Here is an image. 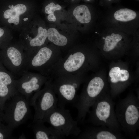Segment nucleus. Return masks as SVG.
I'll return each instance as SVG.
<instances>
[{
	"label": "nucleus",
	"instance_id": "1",
	"mask_svg": "<svg viewBox=\"0 0 139 139\" xmlns=\"http://www.w3.org/2000/svg\"><path fill=\"white\" fill-rule=\"evenodd\" d=\"M121 129L132 138L138 139L137 131L139 128V99L131 94L120 99L115 110Z\"/></svg>",
	"mask_w": 139,
	"mask_h": 139
},
{
	"label": "nucleus",
	"instance_id": "2",
	"mask_svg": "<svg viewBox=\"0 0 139 139\" xmlns=\"http://www.w3.org/2000/svg\"><path fill=\"white\" fill-rule=\"evenodd\" d=\"M88 113L87 122L95 126H104L120 131V126L116 118L114 103L111 96L103 92L95 100Z\"/></svg>",
	"mask_w": 139,
	"mask_h": 139
},
{
	"label": "nucleus",
	"instance_id": "3",
	"mask_svg": "<svg viewBox=\"0 0 139 139\" xmlns=\"http://www.w3.org/2000/svg\"><path fill=\"white\" fill-rule=\"evenodd\" d=\"M84 73L60 74L52 77L54 91L58 96V106L64 108L67 105L74 103L80 87L86 80Z\"/></svg>",
	"mask_w": 139,
	"mask_h": 139
},
{
	"label": "nucleus",
	"instance_id": "4",
	"mask_svg": "<svg viewBox=\"0 0 139 139\" xmlns=\"http://www.w3.org/2000/svg\"><path fill=\"white\" fill-rule=\"evenodd\" d=\"M26 54L24 70L38 71L49 77L53 67L63 57L57 48L42 46L34 52Z\"/></svg>",
	"mask_w": 139,
	"mask_h": 139
},
{
	"label": "nucleus",
	"instance_id": "5",
	"mask_svg": "<svg viewBox=\"0 0 139 139\" xmlns=\"http://www.w3.org/2000/svg\"><path fill=\"white\" fill-rule=\"evenodd\" d=\"M85 82L81 94L77 95L76 101L72 105L77 110L76 119L78 123H82L84 121L91 106L105 91L106 87L105 82L99 77H92Z\"/></svg>",
	"mask_w": 139,
	"mask_h": 139
},
{
	"label": "nucleus",
	"instance_id": "6",
	"mask_svg": "<svg viewBox=\"0 0 139 139\" xmlns=\"http://www.w3.org/2000/svg\"><path fill=\"white\" fill-rule=\"evenodd\" d=\"M29 101L19 93L9 98L2 110V121L13 130L24 123L31 113Z\"/></svg>",
	"mask_w": 139,
	"mask_h": 139
},
{
	"label": "nucleus",
	"instance_id": "7",
	"mask_svg": "<svg viewBox=\"0 0 139 139\" xmlns=\"http://www.w3.org/2000/svg\"><path fill=\"white\" fill-rule=\"evenodd\" d=\"M91 56L78 48L69 50L53 67L50 76L84 73L89 66L88 65L91 62Z\"/></svg>",
	"mask_w": 139,
	"mask_h": 139
},
{
	"label": "nucleus",
	"instance_id": "8",
	"mask_svg": "<svg viewBox=\"0 0 139 139\" xmlns=\"http://www.w3.org/2000/svg\"><path fill=\"white\" fill-rule=\"evenodd\" d=\"M58 131L63 136H77L81 132L78 123L72 117L70 111L64 107L57 106L49 110L42 119Z\"/></svg>",
	"mask_w": 139,
	"mask_h": 139
},
{
	"label": "nucleus",
	"instance_id": "9",
	"mask_svg": "<svg viewBox=\"0 0 139 139\" xmlns=\"http://www.w3.org/2000/svg\"><path fill=\"white\" fill-rule=\"evenodd\" d=\"M53 80L50 77L43 88L35 93L29 100L30 106L35 110L33 122L42 119L47 112L57 106L58 99L54 91Z\"/></svg>",
	"mask_w": 139,
	"mask_h": 139
},
{
	"label": "nucleus",
	"instance_id": "10",
	"mask_svg": "<svg viewBox=\"0 0 139 139\" xmlns=\"http://www.w3.org/2000/svg\"><path fill=\"white\" fill-rule=\"evenodd\" d=\"M19 76L15 80L16 88L19 93L29 101L35 93L41 89L50 77L26 70H23Z\"/></svg>",
	"mask_w": 139,
	"mask_h": 139
},
{
	"label": "nucleus",
	"instance_id": "11",
	"mask_svg": "<svg viewBox=\"0 0 139 139\" xmlns=\"http://www.w3.org/2000/svg\"><path fill=\"white\" fill-rule=\"evenodd\" d=\"M8 47L0 50V60L15 76H19L24 70L25 52L15 46Z\"/></svg>",
	"mask_w": 139,
	"mask_h": 139
},
{
	"label": "nucleus",
	"instance_id": "12",
	"mask_svg": "<svg viewBox=\"0 0 139 139\" xmlns=\"http://www.w3.org/2000/svg\"><path fill=\"white\" fill-rule=\"evenodd\" d=\"M15 78L0 60V110L1 111L6 100L19 93L15 85Z\"/></svg>",
	"mask_w": 139,
	"mask_h": 139
},
{
	"label": "nucleus",
	"instance_id": "13",
	"mask_svg": "<svg viewBox=\"0 0 139 139\" xmlns=\"http://www.w3.org/2000/svg\"><path fill=\"white\" fill-rule=\"evenodd\" d=\"M79 139H122L124 137L120 131L104 126L89 127L81 132L77 136Z\"/></svg>",
	"mask_w": 139,
	"mask_h": 139
},
{
	"label": "nucleus",
	"instance_id": "14",
	"mask_svg": "<svg viewBox=\"0 0 139 139\" xmlns=\"http://www.w3.org/2000/svg\"><path fill=\"white\" fill-rule=\"evenodd\" d=\"M42 119L32 122L29 125L33 131L36 139H62L64 137L52 126L47 127Z\"/></svg>",
	"mask_w": 139,
	"mask_h": 139
},
{
	"label": "nucleus",
	"instance_id": "15",
	"mask_svg": "<svg viewBox=\"0 0 139 139\" xmlns=\"http://www.w3.org/2000/svg\"><path fill=\"white\" fill-rule=\"evenodd\" d=\"M47 38V31L45 28L39 27L37 36L27 43V48L25 52L26 54L31 53L43 46Z\"/></svg>",
	"mask_w": 139,
	"mask_h": 139
},
{
	"label": "nucleus",
	"instance_id": "16",
	"mask_svg": "<svg viewBox=\"0 0 139 139\" xmlns=\"http://www.w3.org/2000/svg\"><path fill=\"white\" fill-rule=\"evenodd\" d=\"M26 10V7L25 5L18 4L12 8L5 11L4 13V17L5 19L9 18L8 20L9 23H13L17 25L19 23V16L24 13Z\"/></svg>",
	"mask_w": 139,
	"mask_h": 139
},
{
	"label": "nucleus",
	"instance_id": "17",
	"mask_svg": "<svg viewBox=\"0 0 139 139\" xmlns=\"http://www.w3.org/2000/svg\"><path fill=\"white\" fill-rule=\"evenodd\" d=\"M47 38L49 41L57 46L66 47L68 43L67 38L60 34L56 29L53 28H50L48 30Z\"/></svg>",
	"mask_w": 139,
	"mask_h": 139
},
{
	"label": "nucleus",
	"instance_id": "18",
	"mask_svg": "<svg viewBox=\"0 0 139 139\" xmlns=\"http://www.w3.org/2000/svg\"><path fill=\"white\" fill-rule=\"evenodd\" d=\"M73 14L76 19L81 23H88L91 21V15L88 7L84 5L77 6L74 9Z\"/></svg>",
	"mask_w": 139,
	"mask_h": 139
},
{
	"label": "nucleus",
	"instance_id": "19",
	"mask_svg": "<svg viewBox=\"0 0 139 139\" xmlns=\"http://www.w3.org/2000/svg\"><path fill=\"white\" fill-rule=\"evenodd\" d=\"M137 15L134 11L128 8L120 9L114 13V16L116 20L122 21L127 22L135 19Z\"/></svg>",
	"mask_w": 139,
	"mask_h": 139
},
{
	"label": "nucleus",
	"instance_id": "20",
	"mask_svg": "<svg viewBox=\"0 0 139 139\" xmlns=\"http://www.w3.org/2000/svg\"><path fill=\"white\" fill-rule=\"evenodd\" d=\"M122 38V36L118 34L112 33L111 35L107 36L105 39L103 50L108 52L114 49L118 43Z\"/></svg>",
	"mask_w": 139,
	"mask_h": 139
},
{
	"label": "nucleus",
	"instance_id": "21",
	"mask_svg": "<svg viewBox=\"0 0 139 139\" xmlns=\"http://www.w3.org/2000/svg\"><path fill=\"white\" fill-rule=\"evenodd\" d=\"M0 120V139L13 138L12 134L13 129L7 125L1 123Z\"/></svg>",
	"mask_w": 139,
	"mask_h": 139
},
{
	"label": "nucleus",
	"instance_id": "22",
	"mask_svg": "<svg viewBox=\"0 0 139 139\" xmlns=\"http://www.w3.org/2000/svg\"><path fill=\"white\" fill-rule=\"evenodd\" d=\"M61 9L62 7L60 5L51 2L45 6V11L46 13L49 14H54L55 11L60 10Z\"/></svg>",
	"mask_w": 139,
	"mask_h": 139
},
{
	"label": "nucleus",
	"instance_id": "23",
	"mask_svg": "<svg viewBox=\"0 0 139 139\" xmlns=\"http://www.w3.org/2000/svg\"><path fill=\"white\" fill-rule=\"evenodd\" d=\"M47 19L50 21L55 22L56 20V18L54 14H49L47 16Z\"/></svg>",
	"mask_w": 139,
	"mask_h": 139
},
{
	"label": "nucleus",
	"instance_id": "24",
	"mask_svg": "<svg viewBox=\"0 0 139 139\" xmlns=\"http://www.w3.org/2000/svg\"><path fill=\"white\" fill-rule=\"evenodd\" d=\"M4 31L3 29L0 28V39L4 34Z\"/></svg>",
	"mask_w": 139,
	"mask_h": 139
},
{
	"label": "nucleus",
	"instance_id": "25",
	"mask_svg": "<svg viewBox=\"0 0 139 139\" xmlns=\"http://www.w3.org/2000/svg\"><path fill=\"white\" fill-rule=\"evenodd\" d=\"M19 138H25V137L24 134H22Z\"/></svg>",
	"mask_w": 139,
	"mask_h": 139
},
{
	"label": "nucleus",
	"instance_id": "26",
	"mask_svg": "<svg viewBox=\"0 0 139 139\" xmlns=\"http://www.w3.org/2000/svg\"><path fill=\"white\" fill-rule=\"evenodd\" d=\"M14 6L13 5H10L9 6V7L10 9L12 8Z\"/></svg>",
	"mask_w": 139,
	"mask_h": 139
},
{
	"label": "nucleus",
	"instance_id": "27",
	"mask_svg": "<svg viewBox=\"0 0 139 139\" xmlns=\"http://www.w3.org/2000/svg\"><path fill=\"white\" fill-rule=\"evenodd\" d=\"M28 19V18H24L23 19L25 21H27V20Z\"/></svg>",
	"mask_w": 139,
	"mask_h": 139
},
{
	"label": "nucleus",
	"instance_id": "28",
	"mask_svg": "<svg viewBox=\"0 0 139 139\" xmlns=\"http://www.w3.org/2000/svg\"><path fill=\"white\" fill-rule=\"evenodd\" d=\"M1 112L0 111V117H1Z\"/></svg>",
	"mask_w": 139,
	"mask_h": 139
},
{
	"label": "nucleus",
	"instance_id": "29",
	"mask_svg": "<svg viewBox=\"0 0 139 139\" xmlns=\"http://www.w3.org/2000/svg\"><path fill=\"white\" fill-rule=\"evenodd\" d=\"M103 39H105V38L104 37H103Z\"/></svg>",
	"mask_w": 139,
	"mask_h": 139
},
{
	"label": "nucleus",
	"instance_id": "30",
	"mask_svg": "<svg viewBox=\"0 0 139 139\" xmlns=\"http://www.w3.org/2000/svg\"><path fill=\"white\" fill-rule=\"evenodd\" d=\"M86 0L87 1H90L91 0Z\"/></svg>",
	"mask_w": 139,
	"mask_h": 139
},
{
	"label": "nucleus",
	"instance_id": "31",
	"mask_svg": "<svg viewBox=\"0 0 139 139\" xmlns=\"http://www.w3.org/2000/svg\"><path fill=\"white\" fill-rule=\"evenodd\" d=\"M75 0H72V1H74Z\"/></svg>",
	"mask_w": 139,
	"mask_h": 139
},
{
	"label": "nucleus",
	"instance_id": "32",
	"mask_svg": "<svg viewBox=\"0 0 139 139\" xmlns=\"http://www.w3.org/2000/svg\"><path fill=\"white\" fill-rule=\"evenodd\" d=\"M95 33H97V32H96Z\"/></svg>",
	"mask_w": 139,
	"mask_h": 139
}]
</instances>
